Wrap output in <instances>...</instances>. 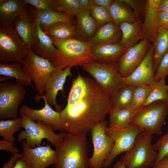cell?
Segmentation results:
<instances>
[{
  "instance_id": "6da1fadb",
  "label": "cell",
  "mask_w": 168,
  "mask_h": 168,
  "mask_svg": "<svg viewBox=\"0 0 168 168\" xmlns=\"http://www.w3.org/2000/svg\"><path fill=\"white\" fill-rule=\"evenodd\" d=\"M112 108L110 97L95 80L79 73L72 81L67 105L60 112L62 132H91Z\"/></svg>"
},
{
  "instance_id": "7a4b0ae2",
  "label": "cell",
  "mask_w": 168,
  "mask_h": 168,
  "mask_svg": "<svg viewBox=\"0 0 168 168\" xmlns=\"http://www.w3.org/2000/svg\"><path fill=\"white\" fill-rule=\"evenodd\" d=\"M55 147L57 159L52 168H89L86 133H65Z\"/></svg>"
},
{
  "instance_id": "3957f363",
  "label": "cell",
  "mask_w": 168,
  "mask_h": 168,
  "mask_svg": "<svg viewBox=\"0 0 168 168\" xmlns=\"http://www.w3.org/2000/svg\"><path fill=\"white\" fill-rule=\"evenodd\" d=\"M57 51L54 58L49 61L56 69L63 70L68 67L81 66L96 61L87 42L73 37L63 39H51Z\"/></svg>"
},
{
  "instance_id": "277c9868",
  "label": "cell",
  "mask_w": 168,
  "mask_h": 168,
  "mask_svg": "<svg viewBox=\"0 0 168 168\" xmlns=\"http://www.w3.org/2000/svg\"><path fill=\"white\" fill-rule=\"evenodd\" d=\"M168 116V102L158 101L136 111L132 123L139 127L144 134L160 135Z\"/></svg>"
},
{
  "instance_id": "5b68a950",
  "label": "cell",
  "mask_w": 168,
  "mask_h": 168,
  "mask_svg": "<svg viewBox=\"0 0 168 168\" xmlns=\"http://www.w3.org/2000/svg\"><path fill=\"white\" fill-rule=\"evenodd\" d=\"M94 78L103 91L110 97L125 85L118 70V62L104 63L96 61L81 66Z\"/></svg>"
},
{
  "instance_id": "8992f818",
  "label": "cell",
  "mask_w": 168,
  "mask_h": 168,
  "mask_svg": "<svg viewBox=\"0 0 168 168\" xmlns=\"http://www.w3.org/2000/svg\"><path fill=\"white\" fill-rule=\"evenodd\" d=\"M20 114L22 119V128L24 130L18 134V142L25 140L28 146L33 148L35 146H41L44 139H46L55 147L62 141L65 132L56 134L49 125L40 121L35 122L25 114Z\"/></svg>"
},
{
  "instance_id": "52a82bcc",
  "label": "cell",
  "mask_w": 168,
  "mask_h": 168,
  "mask_svg": "<svg viewBox=\"0 0 168 168\" xmlns=\"http://www.w3.org/2000/svg\"><path fill=\"white\" fill-rule=\"evenodd\" d=\"M21 64L25 76L34 83L38 92L35 97L42 96L46 84L56 68L49 60L36 55L30 48Z\"/></svg>"
},
{
  "instance_id": "ba28073f",
  "label": "cell",
  "mask_w": 168,
  "mask_h": 168,
  "mask_svg": "<svg viewBox=\"0 0 168 168\" xmlns=\"http://www.w3.org/2000/svg\"><path fill=\"white\" fill-rule=\"evenodd\" d=\"M152 138V135L142 132L138 135L133 148L121 157L126 168H149L155 165L158 153L153 148Z\"/></svg>"
},
{
  "instance_id": "9c48e42d",
  "label": "cell",
  "mask_w": 168,
  "mask_h": 168,
  "mask_svg": "<svg viewBox=\"0 0 168 168\" xmlns=\"http://www.w3.org/2000/svg\"><path fill=\"white\" fill-rule=\"evenodd\" d=\"M30 48L23 42L15 28L0 27V62L21 63Z\"/></svg>"
},
{
  "instance_id": "30bf717a",
  "label": "cell",
  "mask_w": 168,
  "mask_h": 168,
  "mask_svg": "<svg viewBox=\"0 0 168 168\" xmlns=\"http://www.w3.org/2000/svg\"><path fill=\"white\" fill-rule=\"evenodd\" d=\"M26 93L25 86L10 81L0 82V119H13Z\"/></svg>"
},
{
  "instance_id": "8fae6325",
  "label": "cell",
  "mask_w": 168,
  "mask_h": 168,
  "mask_svg": "<svg viewBox=\"0 0 168 168\" xmlns=\"http://www.w3.org/2000/svg\"><path fill=\"white\" fill-rule=\"evenodd\" d=\"M105 132L114 141V145L103 164L104 168L110 166L115 158L121 153L130 151L135 144L137 136L142 131L137 125L132 123L128 127L123 128L107 127Z\"/></svg>"
},
{
  "instance_id": "7c38bea8",
  "label": "cell",
  "mask_w": 168,
  "mask_h": 168,
  "mask_svg": "<svg viewBox=\"0 0 168 168\" xmlns=\"http://www.w3.org/2000/svg\"><path fill=\"white\" fill-rule=\"evenodd\" d=\"M107 124V121L105 119L95 125L91 132L93 151L88 160L90 168L102 167L113 149L114 142L105 132Z\"/></svg>"
},
{
  "instance_id": "4fadbf2b",
  "label": "cell",
  "mask_w": 168,
  "mask_h": 168,
  "mask_svg": "<svg viewBox=\"0 0 168 168\" xmlns=\"http://www.w3.org/2000/svg\"><path fill=\"white\" fill-rule=\"evenodd\" d=\"M22 146V152L16 154L18 158L24 161L31 168H46L54 165L56 161V152L49 145L31 148L24 141Z\"/></svg>"
},
{
  "instance_id": "5bb4252c",
  "label": "cell",
  "mask_w": 168,
  "mask_h": 168,
  "mask_svg": "<svg viewBox=\"0 0 168 168\" xmlns=\"http://www.w3.org/2000/svg\"><path fill=\"white\" fill-rule=\"evenodd\" d=\"M150 42L144 39L128 48L118 62V72L122 77L128 76L140 64L151 45Z\"/></svg>"
},
{
  "instance_id": "9a60e30c",
  "label": "cell",
  "mask_w": 168,
  "mask_h": 168,
  "mask_svg": "<svg viewBox=\"0 0 168 168\" xmlns=\"http://www.w3.org/2000/svg\"><path fill=\"white\" fill-rule=\"evenodd\" d=\"M153 51L152 44L140 64L129 75L123 77L125 84L133 86L142 84L152 86L155 83L156 81L154 70Z\"/></svg>"
},
{
  "instance_id": "2e32d148",
  "label": "cell",
  "mask_w": 168,
  "mask_h": 168,
  "mask_svg": "<svg viewBox=\"0 0 168 168\" xmlns=\"http://www.w3.org/2000/svg\"><path fill=\"white\" fill-rule=\"evenodd\" d=\"M72 67H68L63 70L56 69L51 74L45 86L44 95L40 97H35L36 102H38L44 97L51 107L54 106L56 111L60 112L62 106L58 104L56 96L58 92L61 91L64 93V86L68 77L72 76L71 70Z\"/></svg>"
},
{
  "instance_id": "e0dca14e",
  "label": "cell",
  "mask_w": 168,
  "mask_h": 168,
  "mask_svg": "<svg viewBox=\"0 0 168 168\" xmlns=\"http://www.w3.org/2000/svg\"><path fill=\"white\" fill-rule=\"evenodd\" d=\"M44 107L40 110H34L26 105H22L19 110V113L23 114L33 121H40L49 125L54 130L62 132V125L60 112L54 110L48 104L44 98Z\"/></svg>"
},
{
  "instance_id": "ac0fdd59",
  "label": "cell",
  "mask_w": 168,
  "mask_h": 168,
  "mask_svg": "<svg viewBox=\"0 0 168 168\" xmlns=\"http://www.w3.org/2000/svg\"><path fill=\"white\" fill-rule=\"evenodd\" d=\"M24 0H0V27L14 28L16 18L28 12Z\"/></svg>"
},
{
  "instance_id": "d6986e66",
  "label": "cell",
  "mask_w": 168,
  "mask_h": 168,
  "mask_svg": "<svg viewBox=\"0 0 168 168\" xmlns=\"http://www.w3.org/2000/svg\"><path fill=\"white\" fill-rule=\"evenodd\" d=\"M35 36L30 47L38 56L49 60L54 58L57 49L51 38L46 35L40 24L35 21Z\"/></svg>"
},
{
  "instance_id": "ffe728a7",
  "label": "cell",
  "mask_w": 168,
  "mask_h": 168,
  "mask_svg": "<svg viewBox=\"0 0 168 168\" xmlns=\"http://www.w3.org/2000/svg\"><path fill=\"white\" fill-rule=\"evenodd\" d=\"M76 21L73 38L88 42L93 37L98 28L90 11L79 10L76 15Z\"/></svg>"
},
{
  "instance_id": "44dd1931",
  "label": "cell",
  "mask_w": 168,
  "mask_h": 168,
  "mask_svg": "<svg viewBox=\"0 0 168 168\" xmlns=\"http://www.w3.org/2000/svg\"><path fill=\"white\" fill-rule=\"evenodd\" d=\"M159 0H147L145 11V17L142 24L140 40H148L152 43L157 33V16Z\"/></svg>"
},
{
  "instance_id": "7402d4cb",
  "label": "cell",
  "mask_w": 168,
  "mask_h": 168,
  "mask_svg": "<svg viewBox=\"0 0 168 168\" xmlns=\"http://www.w3.org/2000/svg\"><path fill=\"white\" fill-rule=\"evenodd\" d=\"M127 49L119 43L102 44L91 46V52L96 58V61L104 63L118 62Z\"/></svg>"
},
{
  "instance_id": "603a6c76",
  "label": "cell",
  "mask_w": 168,
  "mask_h": 168,
  "mask_svg": "<svg viewBox=\"0 0 168 168\" xmlns=\"http://www.w3.org/2000/svg\"><path fill=\"white\" fill-rule=\"evenodd\" d=\"M122 34L119 26L112 21L99 28L88 42L91 46L102 44H116L120 41Z\"/></svg>"
},
{
  "instance_id": "cb8c5ba5",
  "label": "cell",
  "mask_w": 168,
  "mask_h": 168,
  "mask_svg": "<svg viewBox=\"0 0 168 168\" xmlns=\"http://www.w3.org/2000/svg\"><path fill=\"white\" fill-rule=\"evenodd\" d=\"M35 21L32 14L28 12L18 16L15 23L14 28L18 34L30 48L35 36Z\"/></svg>"
},
{
  "instance_id": "d4e9b609",
  "label": "cell",
  "mask_w": 168,
  "mask_h": 168,
  "mask_svg": "<svg viewBox=\"0 0 168 168\" xmlns=\"http://www.w3.org/2000/svg\"><path fill=\"white\" fill-rule=\"evenodd\" d=\"M30 12L35 21L39 23L43 30L58 22L75 23L74 17L57 11L44 12L36 9Z\"/></svg>"
},
{
  "instance_id": "484cf974",
  "label": "cell",
  "mask_w": 168,
  "mask_h": 168,
  "mask_svg": "<svg viewBox=\"0 0 168 168\" xmlns=\"http://www.w3.org/2000/svg\"><path fill=\"white\" fill-rule=\"evenodd\" d=\"M142 23L139 18L133 22H125L121 24L119 27L122 35L119 43L126 48L132 47L138 43Z\"/></svg>"
},
{
  "instance_id": "4316f807",
  "label": "cell",
  "mask_w": 168,
  "mask_h": 168,
  "mask_svg": "<svg viewBox=\"0 0 168 168\" xmlns=\"http://www.w3.org/2000/svg\"><path fill=\"white\" fill-rule=\"evenodd\" d=\"M112 21L119 26L125 22H133L138 18L132 9L120 0H113L108 9Z\"/></svg>"
},
{
  "instance_id": "83f0119b",
  "label": "cell",
  "mask_w": 168,
  "mask_h": 168,
  "mask_svg": "<svg viewBox=\"0 0 168 168\" xmlns=\"http://www.w3.org/2000/svg\"><path fill=\"white\" fill-rule=\"evenodd\" d=\"M135 112L130 107L123 109L112 108L109 114L108 127L118 128L128 127L132 124Z\"/></svg>"
},
{
  "instance_id": "f1b7e54d",
  "label": "cell",
  "mask_w": 168,
  "mask_h": 168,
  "mask_svg": "<svg viewBox=\"0 0 168 168\" xmlns=\"http://www.w3.org/2000/svg\"><path fill=\"white\" fill-rule=\"evenodd\" d=\"M19 63H4L0 62V75L16 79V82L24 86H30L35 90L31 82L26 77Z\"/></svg>"
},
{
  "instance_id": "f546056e",
  "label": "cell",
  "mask_w": 168,
  "mask_h": 168,
  "mask_svg": "<svg viewBox=\"0 0 168 168\" xmlns=\"http://www.w3.org/2000/svg\"><path fill=\"white\" fill-rule=\"evenodd\" d=\"M152 43L154 70L155 72L162 59L168 53V28L158 31Z\"/></svg>"
},
{
  "instance_id": "4dcf8cb0",
  "label": "cell",
  "mask_w": 168,
  "mask_h": 168,
  "mask_svg": "<svg viewBox=\"0 0 168 168\" xmlns=\"http://www.w3.org/2000/svg\"><path fill=\"white\" fill-rule=\"evenodd\" d=\"M75 24L69 22H58L43 30L44 33L51 39H68L73 37Z\"/></svg>"
},
{
  "instance_id": "1f68e13d",
  "label": "cell",
  "mask_w": 168,
  "mask_h": 168,
  "mask_svg": "<svg viewBox=\"0 0 168 168\" xmlns=\"http://www.w3.org/2000/svg\"><path fill=\"white\" fill-rule=\"evenodd\" d=\"M135 86L125 84L110 97L112 108L125 109L132 102Z\"/></svg>"
},
{
  "instance_id": "d6a6232c",
  "label": "cell",
  "mask_w": 168,
  "mask_h": 168,
  "mask_svg": "<svg viewBox=\"0 0 168 168\" xmlns=\"http://www.w3.org/2000/svg\"><path fill=\"white\" fill-rule=\"evenodd\" d=\"M22 125V119L21 116L13 119H2L0 121V136L15 145V138L13 135L20 130Z\"/></svg>"
},
{
  "instance_id": "836d02e7",
  "label": "cell",
  "mask_w": 168,
  "mask_h": 168,
  "mask_svg": "<svg viewBox=\"0 0 168 168\" xmlns=\"http://www.w3.org/2000/svg\"><path fill=\"white\" fill-rule=\"evenodd\" d=\"M151 86V92L143 106L158 101L168 102V85L166 84L165 78L156 81Z\"/></svg>"
},
{
  "instance_id": "e575fe53",
  "label": "cell",
  "mask_w": 168,
  "mask_h": 168,
  "mask_svg": "<svg viewBox=\"0 0 168 168\" xmlns=\"http://www.w3.org/2000/svg\"><path fill=\"white\" fill-rule=\"evenodd\" d=\"M151 91V86L147 85L135 86L132 102L129 107L136 111L142 107Z\"/></svg>"
},
{
  "instance_id": "d590c367",
  "label": "cell",
  "mask_w": 168,
  "mask_h": 168,
  "mask_svg": "<svg viewBox=\"0 0 168 168\" xmlns=\"http://www.w3.org/2000/svg\"><path fill=\"white\" fill-rule=\"evenodd\" d=\"M90 12L96 22L98 29L112 21L111 16L108 9L95 5L90 11Z\"/></svg>"
},
{
  "instance_id": "8d00e7d4",
  "label": "cell",
  "mask_w": 168,
  "mask_h": 168,
  "mask_svg": "<svg viewBox=\"0 0 168 168\" xmlns=\"http://www.w3.org/2000/svg\"><path fill=\"white\" fill-rule=\"evenodd\" d=\"M57 11L72 17L79 11L78 0H56Z\"/></svg>"
},
{
  "instance_id": "74e56055",
  "label": "cell",
  "mask_w": 168,
  "mask_h": 168,
  "mask_svg": "<svg viewBox=\"0 0 168 168\" xmlns=\"http://www.w3.org/2000/svg\"><path fill=\"white\" fill-rule=\"evenodd\" d=\"M25 4L34 7L36 9L44 12L57 11L56 0H24Z\"/></svg>"
},
{
  "instance_id": "f35d334b",
  "label": "cell",
  "mask_w": 168,
  "mask_h": 168,
  "mask_svg": "<svg viewBox=\"0 0 168 168\" xmlns=\"http://www.w3.org/2000/svg\"><path fill=\"white\" fill-rule=\"evenodd\" d=\"M153 146L154 149L158 153V157L156 165L168 155V132L160 138L153 145Z\"/></svg>"
},
{
  "instance_id": "ab89813d",
  "label": "cell",
  "mask_w": 168,
  "mask_h": 168,
  "mask_svg": "<svg viewBox=\"0 0 168 168\" xmlns=\"http://www.w3.org/2000/svg\"><path fill=\"white\" fill-rule=\"evenodd\" d=\"M168 76V53L161 60L155 73V79L158 81Z\"/></svg>"
},
{
  "instance_id": "60d3db41",
  "label": "cell",
  "mask_w": 168,
  "mask_h": 168,
  "mask_svg": "<svg viewBox=\"0 0 168 168\" xmlns=\"http://www.w3.org/2000/svg\"><path fill=\"white\" fill-rule=\"evenodd\" d=\"M129 6L133 10L136 16L138 18L143 12L145 13L146 1L136 0H120Z\"/></svg>"
},
{
  "instance_id": "b9f144b4",
  "label": "cell",
  "mask_w": 168,
  "mask_h": 168,
  "mask_svg": "<svg viewBox=\"0 0 168 168\" xmlns=\"http://www.w3.org/2000/svg\"><path fill=\"white\" fill-rule=\"evenodd\" d=\"M168 28V12H158L157 16V32Z\"/></svg>"
},
{
  "instance_id": "7bdbcfd3",
  "label": "cell",
  "mask_w": 168,
  "mask_h": 168,
  "mask_svg": "<svg viewBox=\"0 0 168 168\" xmlns=\"http://www.w3.org/2000/svg\"><path fill=\"white\" fill-rule=\"evenodd\" d=\"M0 150L10 152L13 154L18 153L19 150L12 142L4 139L0 141Z\"/></svg>"
},
{
  "instance_id": "ee69618b",
  "label": "cell",
  "mask_w": 168,
  "mask_h": 168,
  "mask_svg": "<svg viewBox=\"0 0 168 168\" xmlns=\"http://www.w3.org/2000/svg\"><path fill=\"white\" fill-rule=\"evenodd\" d=\"M80 10L90 11L94 7L93 0H78Z\"/></svg>"
},
{
  "instance_id": "f6af8a7d",
  "label": "cell",
  "mask_w": 168,
  "mask_h": 168,
  "mask_svg": "<svg viewBox=\"0 0 168 168\" xmlns=\"http://www.w3.org/2000/svg\"><path fill=\"white\" fill-rule=\"evenodd\" d=\"M18 157L16 153L11 156L8 160L5 162L2 168H14Z\"/></svg>"
},
{
  "instance_id": "bcb514c9",
  "label": "cell",
  "mask_w": 168,
  "mask_h": 168,
  "mask_svg": "<svg viewBox=\"0 0 168 168\" xmlns=\"http://www.w3.org/2000/svg\"><path fill=\"white\" fill-rule=\"evenodd\" d=\"M95 5L109 9L113 0H93Z\"/></svg>"
},
{
  "instance_id": "7dc6e473",
  "label": "cell",
  "mask_w": 168,
  "mask_h": 168,
  "mask_svg": "<svg viewBox=\"0 0 168 168\" xmlns=\"http://www.w3.org/2000/svg\"><path fill=\"white\" fill-rule=\"evenodd\" d=\"M158 10V12H168V0H159Z\"/></svg>"
},
{
  "instance_id": "c3c4849f",
  "label": "cell",
  "mask_w": 168,
  "mask_h": 168,
  "mask_svg": "<svg viewBox=\"0 0 168 168\" xmlns=\"http://www.w3.org/2000/svg\"><path fill=\"white\" fill-rule=\"evenodd\" d=\"M153 168H168V155L157 163Z\"/></svg>"
},
{
  "instance_id": "681fc988",
  "label": "cell",
  "mask_w": 168,
  "mask_h": 168,
  "mask_svg": "<svg viewBox=\"0 0 168 168\" xmlns=\"http://www.w3.org/2000/svg\"><path fill=\"white\" fill-rule=\"evenodd\" d=\"M14 168H31L30 166L23 160L18 158L16 162Z\"/></svg>"
},
{
  "instance_id": "f907efd6",
  "label": "cell",
  "mask_w": 168,
  "mask_h": 168,
  "mask_svg": "<svg viewBox=\"0 0 168 168\" xmlns=\"http://www.w3.org/2000/svg\"><path fill=\"white\" fill-rule=\"evenodd\" d=\"M112 168H126L124 162L122 160L117 161Z\"/></svg>"
}]
</instances>
